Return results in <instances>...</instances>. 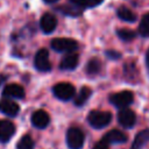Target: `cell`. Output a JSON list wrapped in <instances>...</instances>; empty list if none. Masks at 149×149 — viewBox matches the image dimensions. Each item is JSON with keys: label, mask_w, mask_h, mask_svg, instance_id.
I'll use <instances>...</instances> for the list:
<instances>
[{"label": "cell", "mask_w": 149, "mask_h": 149, "mask_svg": "<svg viewBox=\"0 0 149 149\" xmlns=\"http://www.w3.org/2000/svg\"><path fill=\"white\" fill-rule=\"evenodd\" d=\"M111 120H112V114L105 111H92L87 115L88 123L95 129L105 128L106 126L109 125Z\"/></svg>", "instance_id": "obj_1"}, {"label": "cell", "mask_w": 149, "mask_h": 149, "mask_svg": "<svg viewBox=\"0 0 149 149\" xmlns=\"http://www.w3.org/2000/svg\"><path fill=\"white\" fill-rule=\"evenodd\" d=\"M51 49H54L57 52H73L78 48V43L72 38H54L50 42Z\"/></svg>", "instance_id": "obj_2"}, {"label": "cell", "mask_w": 149, "mask_h": 149, "mask_svg": "<svg viewBox=\"0 0 149 149\" xmlns=\"http://www.w3.org/2000/svg\"><path fill=\"white\" fill-rule=\"evenodd\" d=\"M85 141V136L84 133L77 128V127H72L68 130L66 133V144L70 149H81L83 144Z\"/></svg>", "instance_id": "obj_3"}, {"label": "cell", "mask_w": 149, "mask_h": 149, "mask_svg": "<svg viewBox=\"0 0 149 149\" xmlns=\"http://www.w3.org/2000/svg\"><path fill=\"white\" fill-rule=\"evenodd\" d=\"M52 92L55 94L56 98L61 99V100H70L74 97V86L69 84V83H59L56 84L52 88Z\"/></svg>", "instance_id": "obj_4"}, {"label": "cell", "mask_w": 149, "mask_h": 149, "mask_svg": "<svg viewBox=\"0 0 149 149\" xmlns=\"http://www.w3.org/2000/svg\"><path fill=\"white\" fill-rule=\"evenodd\" d=\"M133 100H134V94L130 91H121L112 94L109 98V101L119 108L128 107L133 102Z\"/></svg>", "instance_id": "obj_5"}, {"label": "cell", "mask_w": 149, "mask_h": 149, "mask_svg": "<svg viewBox=\"0 0 149 149\" xmlns=\"http://www.w3.org/2000/svg\"><path fill=\"white\" fill-rule=\"evenodd\" d=\"M35 68L41 72H48L51 70V63L49 61V52L47 49H40L36 52Z\"/></svg>", "instance_id": "obj_6"}, {"label": "cell", "mask_w": 149, "mask_h": 149, "mask_svg": "<svg viewBox=\"0 0 149 149\" xmlns=\"http://www.w3.org/2000/svg\"><path fill=\"white\" fill-rule=\"evenodd\" d=\"M118 121H119V123L122 127H125V128H132L134 126L135 121H136L135 113L130 108L123 107L118 113Z\"/></svg>", "instance_id": "obj_7"}, {"label": "cell", "mask_w": 149, "mask_h": 149, "mask_svg": "<svg viewBox=\"0 0 149 149\" xmlns=\"http://www.w3.org/2000/svg\"><path fill=\"white\" fill-rule=\"evenodd\" d=\"M2 97L8 99H22L24 98V90L19 84L6 85L2 91Z\"/></svg>", "instance_id": "obj_8"}, {"label": "cell", "mask_w": 149, "mask_h": 149, "mask_svg": "<svg viewBox=\"0 0 149 149\" xmlns=\"http://www.w3.org/2000/svg\"><path fill=\"white\" fill-rule=\"evenodd\" d=\"M56 26H57V20H56L54 14L45 13L44 15H42V17L40 20V27H41V29L44 34L52 33L55 30Z\"/></svg>", "instance_id": "obj_9"}, {"label": "cell", "mask_w": 149, "mask_h": 149, "mask_svg": "<svg viewBox=\"0 0 149 149\" xmlns=\"http://www.w3.org/2000/svg\"><path fill=\"white\" fill-rule=\"evenodd\" d=\"M50 122V118H49V114L43 111V109H38L36 112L33 113L31 115V123L34 127L38 128V129H43L45 128Z\"/></svg>", "instance_id": "obj_10"}, {"label": "cell", "mask_w": 149, "mask_h": 149, "mask_svg": "<svg viewBox=\"0 0 149 149\" xmlns=\"http://www.w3.org/2000/svg\"><path fill=\"white\" fill-rule=\"evenodd\" d=\"M19 111H20L19 105L16 102H14L12 99L3 98L2 100H0V112L3 113L5 115L15 116V115H17Z\"/></svg>", "instance_id": "obj_11"}, {"label": "cell", "mask_w": 149, "mask_h": 149, "mask_svg": "<svg viewBox=\"0 0 149 149\" xmlns=\"http://www.w3.org/2000/svg\"><path fill=\"white\" fill-rule=\"evenodd\" d=\"M15 133V126L7 120L0 121V142L5 143L10 140V137Z\"/></svg>", "instance_id": "obj_12"}, {"label": "cell", "mask_w": 149, "mask_h": 149, "mask_svg": "<svg viewBox=\"0 0 149 149\" xmlns=\"http://www.w3.org/2000/svg\"><path fill=\"white\" fill-rule=\"evenodd\" d=\"M101 140H104L108 144H111V143H123V142L127 141V136H126L125 133H122L118 129H112L107 134H105V136Z\"/></svg>", "instance_id": "obj_13"}, {"label": "cell", "mask_w": 149, "mask_h": 149, "mask_svg": "<svg viewBox=\"0 0 149 149\" xmlns=\"http://www.w3.org/2000/svg\"><path fill=\"white\" fill-rule=\"evenodd\" d=\"M78 61L79 57L77 54L74 52H69L65 57H63V59L59 63V69L61 70H73L77 65H78Z\"/></svg>", "instance_id": "obj_14"}, {"label": "cell", "mask_w": 149, "mask_h": 149, "mask_svg": "<svg viewBox=\"0 0 149 149\" xmlns=\"http://www.w3.org/2000/svg\"><path fill=\"white\" fill-rule=\"evenodd\" d=\"M149 142V129H143L137 133L135 136L130 149H143L146 144Z\"/></svg>", "instance_id": "obj_15"}, {"label": "cell", "mask_w": 149, "mask_h": 149, "mask_svg": "<svg viewBox=\"0 0 149 149\" xmlns=\"http://www.w3.org/2000/svg\"><path fill=\"white\" fill-rule=\"evenodd\" d=\"M69 2L80 9H85V8H92L100 5L102 0H69Z\"/></svg>", "instance_id": "obj_16"}, {"label": "cell", "mask_w": 149, "mask_h": 149, "mask_svg": "<svg viewBox=\"0 0 149 149\" xmlns=\"http://www.w3.org/2000/svg\"><path fill=\"white\" fill-rule=\"evenodd\" d=\"M91 93H92L91 88L87 87V86H84V87L79 91V93L77 94V97L74 98V104H76L77 106H83V105L88 100V98L91 97Z\"/></svg>", "instance_id": "obj_17"}, {"label": "cell", "mask_w": 149, "mask_h": 149, "mask_svg": "<svg viewBox=\"0 0 149 149\" xmlns=\"http://www.w3.org/2000/svg\"><path fill=\"white\" fill-rule=\"evenodd\" d=\"M116 14H118V16H119L121 20L127 21V22H134V21L136 20V15H135L130 9H128V8L125 7V6L119 7Z\"/></svg>", "instance_id": "obj_18"}, {"label": "cell", "mask_w": 149, "mask_h": 149, "mask_svg": "<svg viewBox=\"0 0 149 149\" xmlns=\"http://www.w3.org/2000/svg\"><path fill=\"white\" fill-rule=\"evenodd\" d=\"M139 33L141 36H144V37L149 36V13L142 16L141 22L139 24Z\"/></svg>", "instance_id": "obj_19"}, {"label": "cell", "mask_w": 149, "mask_h": 149, "mask_svg": "<svg viewBox=\"0 0 149 149\" xmlns=\"http://www.w3.org/2000/svg\"><path fill=\"white\" fill-rule=\"evenodd\" d=\"M100 69H101V63L97 58H92L86 64V72L88 74H97V73H99Z\"/></svg>", "instance_id": "obj_20"}, {"label": "cell", "mask_w": 149, "mask_h": 149, "mask_svg": "<svg viewBox=\"0 0 149 149\" xmlns=\"http://www.w3.org/2000/svg\"><path fill=\"white\" fill-rule=\"evenodd\" d=\"M16 149H34V141L29 135L22 136L16 146Z\"/></svg>", "instance_id": "obj_21"}, {"label": "cell", "mask_w": 149, "mask_h": 149, "mask_svg": "<svg viewBox=\"0 0 149 149\" xmlns=\"http://www.w3.org/2000/svg\"><path fill=\"white\" fill-rule=\"evenodd\" d=\"M59 10H62L65 15H71V16H77V15H80V13H81V10L83 9H80V8H78V7H76L74 5H66V6H64V7H62V8H59Z\"/></svg>", "instance_id": "obj_22"}, {"label": "cell", "mask_w": 149, "mask_h": 149, "mask_svg": "<svg viewBox=\"0 0 149 149\" xmlns=\"http://www.w3.org/2000/svg\"><path fill=\"white\" fill-rule=\"evenodd\" d=\"M116 34H118V36L122 40V41H130V40H133L134 37H135V33L133 31V30H130V29H119L118 31H116Z\"/></svg>", "instance_id": "obj_23"}, {"label": "cell", "mask_w": 149, "mask_h": 149, "mask_svg": "<svg viewBox=\"0 0 149 149\" xmlns=\"http://www.w3.org/2000/svg\"><path fill=\"white\" fill-rule=\"evenodd\" d=\"M93 149H109V144L106 143L104 140H100L99 142L95 143V146L93 147Z\"/></svg>", "instance_id": "obj_24"}, {"label": "cell", "mask_w": 149, "mask_h": 149, "mask_svg": "<svg viewBox=\"0 0 149 149\" xmlns=\"http://www.w3.org/2000/svg\"><path fill=\"white\" fill-rule=\"evenodd\" d=\"M106 55H108V56H111V57H114V58L120 56L118 52H112V51H107V52H106Z\"/></svg>", "instance_id": "obj_25"}, {"label": "cell", "mask_w": 149, "mask_h": 149, "mask_svg": "<svg viewBox=\"0 0 149 149\" xmlns=\"http://www.w3.org/2000/svg\"><path fill=\"white\" fill-rule=\"evenodd\" d=\"M146 64H147V68H148V71H149V49L146 54Z\"/></svg>", "instance_id": "obj_26"}, {"label": "cell", "mask_w": 149, "mask_h": 149, "mask_svg": "<svg viewBox=\"0 0 149 149\" xmlns=\"http://www.w3.org/2000/svg\"><path fill=\"white\" fill-rule=\"evenodd\" d=\"M5 79H6V77H5V76H2V74H0V86L2 85V83L5 81Z\"/></svg>", "instance_id": "obj_27"}, {"label": "cell", "mask_w": 149, "mask_h": 149, "mask_svg": "<svg viewBox=\"0 0 149 149\" xmlns=\"http://www.w3.org/2000/svg\"><path fill=\"white\" fill-rule=\"evenodd\" d=\"M44 2H47V3H55V2H57L58 0H43Z\"/></svg>", "instance_id": "obj_28"}]
</instances>
